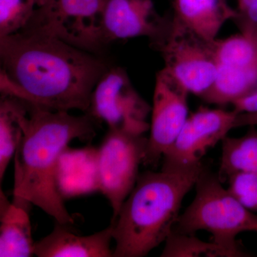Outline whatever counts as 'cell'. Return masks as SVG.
Wrapping results in <instances>:
<instances>
[{
  "mask_svg": "<svg viewBox=\"0 0 257 257\" xmlns=\"http://www.w3.org/2000/svg\"><path fill=\"white\" fill-rule=\"evenodd\" d=\"M50 0H35L36 3L37 9H40V8H45L50 3Z\"/></svg>",
  "mask_w": 257,
  "mask_h": 257,
  "instance_id": "cb8c5ba5",
  "label": "cell"
},
{
  "mask_svg": "<svg viewBox=\"0 0 257 257\" xmlns=\"http://www.w3.org/2000/svg\"><path fill=\"white\" fill-rule=\"evenodd\" d=\"M228 191L243 207L257 211V173L239 172L227 179Z\"/></svg>",
  "mask_w": 257,
  "mask_h": 257,
  "instance_id": "ffe728a7",
  "label": "cell"
},
{
  "mask_svg": "<svg viewBox=\"0 0 257 257\" xmlns=\"http://www.w3.org/2000/svg\"><path fill=\"white\" fill-rule=\"evenodd\" d=\"M30 104L18 96L0 98V182L25 135L30 120Z\"/></svg>",
  "mask_w": 257,
  "mask_h": 257,
  "instance_id": "2e32d148",
  "label": "cell"
},
{
  "mask_svg": "<svg viewBox=\"0 0 257 257\" xmlns=\"http://www.w3.org/2000/svg\"><path fill=\"white\" fill-rule=\"evenodd\" d=\"M239 172L257 173V130L250 126L240 138L226 136L221 141L220 166L218 176L224 183L233 174Z\"/></svg>",
  "mask_w": 257,
  "mask_h": 257,
  "instance_id": "e0dca14e",
  "label": "cell"
},
{
  "mask_svg": "<svg viewBox=\"0 0 257 257\" xmlns=\"http://www.w3.org/2000/svg\"><path fill=\"white\" fill-rule=\"evenodd\" d=\"M29 203L15 199L10 202L0 192V256L30 257L35 255V242L27 210Z\"/></svg>",
  "mask_w": 257,
  "mask_h": 257,
  "instance_id": "9a60e30c",
  "label": "cell"
},
{
  "mask_svg": "<svg viewBox=\"0 0 257 257\" xmlns=\"http://www.w3.org/2000/svg\"><path fill=\"white\" fill-rule=\"evenodd\" d=\"M147 140L144 135L109 130L96 150L98 189L110 203L111 223L116 220L122 204L137 183Z\"/></svg>",
  "mask_w": 257,
  "mask_h": 257,
  "instance_id": "8992f818",
  "label": "cell"
},
{
  "mask_svg": "<svg viewBox=\"0 0 257 257\" xmlns=\"http://www.w3.org/2000/svg\"><path fill=\"white\" fill-rule=\"evenodd\" d=\"M30 104L28 127L14 156V198L37 206L59 224H74L59 189V165L71 142L95 135L93 119Z\"/></svg>",
  "mask_w": 257,
  "mask_h": 257,
  "instance_id": "7a4b0ae2",
  "label": "cell"
},
{
  "mask_svg": "<svg viewBox=\"0 0 257 257\" xmlns=\"http://www.w3.org/2000/svg\"><path fill=\"white\" fill-rule=\"evenodd\" d=\"M204 165L139 176L113 223V257H143L165 242Z\"/></svg>",
  "mask_w": 257,
  "mask_h": 257,
  "instance_id": "3957f363",
  "label": "cell"
},
{
  "mask_svg": "<svg viewBox=\"0 0 257 257\" xmlns=\"http://www.w3.org/2000/svg\"><path fill=\"white\" fill-rule=\"evenodd\" d=\"M215 41L208 42L198 36L170 14L165 33L150 46L162 56L163 69L190 94L201 98L215 82Z\"/></svg>",
  "mask_w": 257,
  "mask_h": 257,
  "instance_id": "5b68a950",
  "label": "cell"
},
{
  "mask_svg": "<svg viewBox=\"0 0 257 257\" xmlns=\"http://www.w3.org/2000/svg\"><path fill=\"white\" fill-rule=\"evenodd\" d=\"M217 74L201 97L209 104H232L257 88V28L214 42Z\"/></svg>",
  "mask_w": 257,
  "mask_h": 257,
  "instance_id": "52a82bcc",
  "label": "cell"
},
{
  "mask_svg": "<svg viewBox=\"0 0 257 257\" xmlns=\"http://www.w3.org/2000/svg\"><path fill=\"white\" fill-rule=\"evenodd\" d=\"M237 17L234 23L239 30L257 28V0H236Z\"/></svg>",
  "mask_w": 257,
  "mask_h": 257,
  "instance_id": "44dd1931",
  "label": "cell"
},
{
  "mask_svg": "<svg viewBox=\"0 0 257 257\" xmlns=\"http://www.w3.org/2000/svg\"><path fill=\"white\" fill-rule=\"evenodd\" d=\"M0 92L55 111L87 113L109 68L97 54L37 28L0 37Z\"/></svg>",
  "mask_w": 257,
  "mask_h": 257,
  "instance_id": "6da1fadb",
  "label": "cell"
},
{
  "mask_svg": "<svg viewBox=\"0 0 257 257\" xmlns=\"http://www.w3.org/2000/svg\"><path fill=\"white\" fill-rule=\"evenodd\" d=\"M152 106L134 87L122 67H109L93 90L87 114L107 124L109 130L145 135Z\"/></svg>",
  "mask_w": 257,
  "mask_h": 257,
  "instance_id": "ba28073f",
  "label": "cell"
},
{
  "mask_svg": "<svg viewBox=\"0 0 257 257\" xmlns=\"http://www.w3.org/2000/svg\"><path fill=\"white\" fill-rule=\"evenodd\" d=\"M36 10L35 0H0V37L26 28Z\"/></svg>",
  "mask_w": 257,
  "mask_h": 257,
  "instance_id": "d6986e66",
  "label": "cell"
},
{
  "mask_svg": "<svg viewBox=\"0 0 257 257\" xmlns=\"http://www.w3.org/2000/svg\"><path fill=\"white\" fill-rule=\"evenodd\" d=\"M195 187L194 200L179 215L172 231L185 234L207 231L211 241L233 251L236 257L250 256L236 238L245 231L257 232V216L223 187L218 174L205 167Z\"/></svg>",
  "mask_w": 257,
  "mask_h": 257,
  "instance_id": "277c9868",
  "label": "cell"
},
{
  "mask_svg": "<svg viewBox=\"0 0 257 257\" xmlns=\"http://www.w3.org/2000/svg\"><path fill=\"white\" fill-rule=\"evenodd\" d=\"M257 112L240 113L235 121V128L246 126H256Z\"/></svg>",
  "mask_w": 257,
  "mask_h": 257,
  "instance_id": "603a6c76",
  "label": "cell"
},
{
  "mask_svg": "<svg viewBox=\"0 0 257 257\" xmlns=\"http://www.w3.org/2000/svg\"><path fill=\"white\" fill-rule=\"evenodd\" d=\"M170 15L162 16L153 0H107L99 30L101 50L113 42L147 37L150 45L165 33Z\"/></svg>",
  "mask_w": 257,
  "mask_h": 257,
  "instance_id": "7c38bea8",
  "label": "cell"
},
{
  "mask_svg": "<svg viewBox=\"0 0 257 257\" xmlns=\"http://www.w3.org/2000/svg\"><path fill=\"white\" fill-rule=\"evenodd\" d=\"M172 14L208 42H214L225 23L237 17L227 0H173Z\"/></svg>",
  "mask_w": 257,
  "mask_h": 257,
  "instance_id": "5bb4252c",
  "label": "cell"
},
{
  "mask_svg": "<svg viewBox=\"0 0 257 257\" xmlns=\"http://www.w3.org/2000/svg\"><path fill=\"white\" fill-rule=\"evenodd\" d=\"M189 94L165 69L157 72L144 165H157L175 143L189 117Z\"/></svg>",
  "mask_w": 257,
  "mask_h": 257,
  "instance_id": "30bf717a",
  "label": "cell"
},
{
  "mask_svg": "<svg viewBox=\"0 0 257 257\" xmlns=\"http://www.w3.org/2000/svg\"><path fill=\"white\" fill-rule=\"evenodd\" d=\"M162 257H236L233 251L217 243L206 242L195 234L172 231L165 241Z\"/></svg>",
  "mask_w": 257,
  "mask_h": 257,
  "instance_id": "ac0fdd59",
  "label": "cell"
},
{
  "mask_svg": "<svg viewBox=\"0 0 257 257\" xmlns=\"http://www.w3.org/2000/svg\"><path fill=\"white\" fill-rule=\"evenodd\" d=\"M234 110L239 113L257 112V88L241 99L233 103Z\"/></svg>",
  "mask_w": 257,
  "mask_h": 257,
  "instance_id": "7402d4cb",
  "label": "cell"
},
{
  "mask_svg": "<svg viewBox=\"0 0 257 257\" xmlns=\"http://www.w3.org/2000/svg\"><path fill=\"white\" fill-rule=\"evenodd\" d=\"M106 2L50 0L45 8L35 10L28 26L41 29L74 46L99 54V26Z\"/></svg>",
  "mask_w": 257,
  "mask_h": 257,
  "instance_id": "9c48e42d",
  "label": "cell"
},
{
  "mask_svg": "<svg viewBox=\"0 0 257 257\" xmlns=\"http://www.w3.org/2000/svg\"><path fill=\"white\" fill-rule=\"evenodd\" d=\"M239 113L201 106L189 115L175 143L162 160V170L188 168L202 164L209 149L222 141L235 128Z\"/></svg>",
  "mask_w": 257,
  "mask_h": 257,
  "instance_id": "8fae6325",
  "label": "cell"
},
{
  "mask_svg": "<svg viewBox=\"0 0 257 257\" xmlns=\"http://www.w3.org/2000/svg\"><path fill=\"white\" fill-rule=\"evenodd\" d=\"M66 226L56 222L53 231L35 243V255L39 257H113L112 224L87 236L74 234Z\"/></svg>",
  "mask_w": 257,
  "mask_h": 257,
  "instance_id": "4fadbf2b",
  "label": "cell"
}]
</instances>
